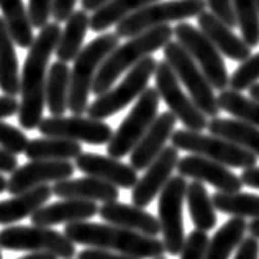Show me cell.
Returning <instances> with one entry per match:
<instances>
[{"label":"cell","mask_w":259,"mask_h":259,"mask_svg":"<svg viewBox=\"0 0 259 259\" xmlns=\"http://www.w3.org/2000/svg\"><path fill=\"white\" fill-rule=\"evenodd\" d=\"M77 0H54L53 4V18L56 23H64L67 22V18L76 10H74V7H76Z\"/></svg>","instance_id":"cell-42"},{"label":"cell","mask_w":259,"mask_h":259,"mask_svg":"<svg viewBox=\"0 0 259 259\" xmlns=\"http://www.w3.org/2000/svg\"><path fill=\"white\" fill-rule=\"evenodd\" d=\"M159 100L161 95L158 89L146 87V91L140 95L136 104L133 105L132 112L126 115V118L121 121L118 130L113 133L112 140L108 141V156L121 159L123 156L133 151V148L140 143L143 135L148 132V128L158 118Z\"/></svg>","instance_id":"cell-9"},{"label":"cell","mask_w":259,"mask_h":259,"mask_svg":"<svg viewBox=\"0 0 259 259\" xmlns=\"http://www.w3.org/2000/svg\"><path fill=\"white\" fill-rule=\"evenodd\" d=\"M215 210L240 218H259V195L244 192H217L212 195Z\"/></svg>","instance_id":"cell-34"},{"label":"cell","mask_w":259,"mask_h":259,"mask_svg":"<svg viewBox=\"0 0 259 259\" xmlns=\"http://www.w3.org/2000/svg\"><path fill=\"white\" fill-rule=\"evenodd\" d=\"M120 36L117 33H105L92 39L85 48L80 50L74 59L71 69V87H69V110L72 115H82L89 108V94L102 63L108 58L115 48H118Z\"/></svg>","instance_id":"cell-4"},{"label":"cell","mask_w":259,"mask_h":259,"mask_svg":"<svg viewBox=\"0 0 259 259\" xmlns=\"http://www.w3.org/2000/svg\"><path fill=\"white\" fill-rule=\"evenodd\" d=\"M208 243L210 238L207 231L195 228L186 238V243H184V248L181 251V259H205Z\"/></svg>","instance_id":"cell-39"},{"label":"cell","mask_w":259,"mask_h":259,"mask_svg":"<svg viewBox=\"0 0 259 259\" xmlns=\"http://www.w3.org/2000/svg\"><path fill=\"white\" fill-rule=\"evenodd\" d=\"M259 80V53L251 54V56L243 61L236 67V71L230 77V89L236 92L248 91V89Z\"/></svg>","instance_id":"cell-37"},{"label":"cell","mask_w":259,"mask_h":259,"mask_svg":"<svg viewBox=\"0 0 259 259\" xmlns=\"http://www.w3.org/2000/svg\"><path fill=\"white\" fill-rule=\"evenodd\" d=\"M53 194L59 199H79L110 203L117 202L120 197V190L113 184L102 181L99 177H80V179H64L54 182Z\"/></svg>","instance_id":"cell-23"},{"label":"cell","mask_w":259,"mask_h":259,"mask_svg":"<svg viewBox=\"0 0 259 259\" xmlns=\"http://www.w3.org/2000/svg\"><path fill=\"white\" fill-rule=\"evenodd\" d=\"M28 143L30 140L26 138V135L22 130L0 120V148H4L5 151L17 156L25 153Z\"/></svg>","instance_id":"cell-38"},{"label":"cell","mask_w":259,"mask_h":259,"mask_svg":"<svg viewBox=\"0 0 259 259\" xmlns=\"http://www.w3.org/2000/svg\"><path fill=\"white\" fill-rule=\"evenodd\" d=\"M154 80L156 89L167 105L169 112H172L176 118L182 121L184 126L187 130H194V132H202V130L208 128V117L195 105L192 97L182 91L179 77L176 76L174 69L166 59L158 61Z\"/></svg>","instance_id":"cell-13"},{"label":"cell","mask_w":259,"mask_h":259,"mask_svg":"<svg viewBox=\"0 0 259 259\" xmlns=\"http://www.w3.org/2000/svg\"><path fill=\"white\" fill-rule=\"evenodd\" d=\"M172 36L174 28H171L169 25H162L158 28L140 33V35L130 38L126 43L115 48L108 54V58L102 63L97 76H95L92 94L99 97V95L110 91L121 74L135 67L146 56H151V53L164 48L171 41Z\"/></svg>","instance_id":"cell-3"},{"label":"cell","mask_w":259,"mask_h":259,"mask_svg":"<svg viewBox=\"0 0 259 259\" xmlns=\"http://www.w3.org/2000/svg\"><path fill=\"white\" fill-rule=\"evenodd\" d=\"M7 189H9V181H7V177H4L2 172H0V194L7 192Z\"/></svg>","instance_id":"cell-52"},{"label":"cell","mask_w":259,"mask_h":259,"mask_svg":"<svg viewBox=\"0 0 259 259\" xmlns=\"http://www.w3.org/2000/svg\"><path fill=\"white\" fill-rule=\"evenodd\" d=\"M207 7L215 17L220 18L223 23H227L230 28L238 25L231 0H207Z\"/></svg>","instance_id":"cell-41"},{"label":"cell","mask_w":259,"mask_h":259,"mask_svg":"<svg viewBox=\"0 0 259 259\" xmlns=\"http://www.w3.org/2000/svg\"><path fill=\"white\" fill-rule=\"evenodd\" d=\"M20 259H58V256H54L51 253H31V254L23 256Z\"/></svg>","instance_id":"cell-49"},{"label":"cell","mask_w":259,"mask_h":259,"mask_svg":"<svg viewBox=\"0 0 259 259\" xmlns=\"http://www.w3.org/2000/svg\"><path fill=\"white\" fill-rule=\"evenodd\" d=\"M0 259H2V253H0Z\"/></svg>","instance_id":"cell-55"},{"label":"cell","mask_w":259,"mask_h":259,"mask_svg":"<svg viewBox=\"0 0 259 259\" xmlns=\"http://www.w3.org/2000/svg\"><path fill=\"white\" fill-rule=\"evenodd\" d=\"M248 231V223L244 218L233 217L223 225L208 243L205 259H230L233 251L244 240V233Z\"/></svg>","instance_id":"cell-30"},{"label":"cell","mask_w":259,"mask_h":259,"mask_svg":"<svg viewBox=\"0 0 259 259\" xmlns=\"http://www.w3.org/2000/svg\"><path fill=\"white\" fill-rule=\"evenodd\" d=\"M176 171L179 172V176L207 182L212 187H215L218 192H240L241 187L244 186L241 176L231 172L225 164H220V162L199 154L184 156L177 162Z\"/></svg>","instance_id":"cell-17"},{"label":"cell","mask_w":259,"mask_h":259,"mask_svg":"<svg viewBox=\"0 0 259 259\" xmlns=\"http://www.w3.org/2000/svg\"><path fill=\"white\" fill-rule=\"evenodd\" d=\"M97 203L91 200L79 199H63L61 202L43 205L33 213L31 223L38 227H54L59 223H76V222H89L92 217L99 213Z\"/></svg>","instance_id":"cell-21"},{"label":"cell","mask_w":259,"mask_h":259,"mask_svg":"<svg viewBox=\"0 0 259 259\" xmlns=\"http://www.w3.org/2000/svg\"><path fill=\"white\" fill-rule=\"evenodd\" d=\"M76 167L85 176L99 177L118 189H133L138 182V171L132 164H125L112 156L82 153L76 158Z\"/></svg>","instance_id":"cell-18"},{"label":"cell","mask_w":259,"mask_h":259,"mask_svg":"<svg viewBox=\"0 0 259 259\" xmlns=\"http://www.w3.org/2000/svg\"><path fill=\"white\" fill-rule=\"evenodd\" d=\"M0 91L12 97H17L22 92V77H20L15 41L4 17H0Z\"/></svg>","instance_id":"cell-25"},{"label":"cell","mask_w":259,"mask_h":259,"mask_svg":"<svg viewBox=\"0 0 259 259\" xmlns=\"http://www.w3.org/2000/svg\"><path fill=\"white\" fill-rule=\"evenodd\" d=\"M171 143L177 149L205 156V158L225 164L227 167L248 169L256 166L257 162V156H254L248 149L212 133L203 135L202 132H194V130L187 128L176 130L171 136Z\"/></svg>","instance_id":"cell-5"},{"label":"cell","mask_w":259,"mask_h":259,"mask_svg":"<svg viewBox=\"0 0 259 259\" xmlns=\"http://www.w3.org/2000/svg\"><path fill=\"white\" fill-rule=\"evenodd\" d=\"M241 181L244 186H248L251 189H259V167L253 166V167L243 169Z\"/></svg>","instance_id":"cell-47"},{"label":"cell","mask_w":259,"mask_h":259,"mask_svg":"<svg viewBox=\"0 0 259 259\" xmlns=\"http://www.w3.org/2000/svg\"><path fill=\"white\" fill-rule=\"evenodd\" d=\"M256 2H257V9H259V0H256Z\"/></svg>","instance_id":"cell-54"},{"label":"cell","mask_w":259,"mask_h":259,"mask_svg":"<svg viewBox=\"0 0 259 259\" xmlns=\"http://www.w3.org/2000/svg\"><path fill=\"white\" fill-rule=\"evenodd\" d=\"M61 36L59 23H48L39 30L22 69V99H20L18 123L23 130H35L43 120L46 104V79L50 59L56 53Z\"/></svg>","instance_id":"cell-1"},{"label":"cell","mask_w":259,"mask_h":259,"mask_svg":"<svg viewBox=\"0 0 259 259\" xmlns=\"http://www.w3.org/2000/svg\"><path fill=\"white\" fill-rule=\"evenodd\" d=\"M154 2H159V0H108L105 5H102L99 10L92 13L91 30L100 33L110 26H117L126 17Z\"/></svg>","instance_id":"cell-31"},{"label":"cell","mask_w":259,"mask_h":259,"mask_svg":"<svg viewBox=\"0 0 259 259\" xmlns=\"http://www.w3.org/2000/svg\"><path fill=\"white\" fill-rule=\"evenodd\" d=\"M18 167V159L15 154L0 148V172H13Z\"/></svg>","instance_id":"cell-46"},{"label":"cell","mask_w":259,"mask_h":259,"mask_svg":"<svg viewBox=\"0 0 259 259\" xmlns=\"http://www.w3.org/2000/svg\"><path fill=\"white\" fill-rule=\"evenodd\" d=\"M197 26L217 46V50L223 56L233 59L236 63H243L251 56V46L243 38L235 35V31L210 10L202 12L197 17Z\"/></svg>","instance_id":"cell-20"},{"label":"cell","mask_w":259,"mask_h":259,"mask_svg":"<svg viewBox=\"0 0 259 259\" xmlns=\"http://www.w3.org/2000/svg\"><path fill=\"white\" fill-rule=\"evenodd\" d=\"M208 130L212 135L222 136L236 145L248 149L259 158V128L238 118L215 117L208 121Z\"/></svg>","instance_id":"cell-29"},{"label":"cell","mask_w":259,"mask_h":259,"mask_svg":"<svg viewBox=\"0 0 259 259\" xmlns=\"http://www.w3.org/2000/svg\"><path fill=\"white\" fill-rule=\"evenodd\" d=\"M177 162H179V149L172 145L162 149V153L145 169V174L132 189L133 205L141 208L148 207L156 199V195L161 194L166 184L171 181Z\"/></svg>","instance_id":"cell-15"},{"label":"cell","mask_w":259,"mask_h":259,"mask_svg":"<svg viewBox=\"0 0 259 259\" xmlns=\"http://www.w3.org/2000/svg\"><path fill=\"white\" fill-rule=\"evenodd\" d=\"M156 259H166L164 256H161V257H156Z\"/></svg>","instance_id":"cell-53"},{"label":"cell","mask_w":259,"mask_h":259,"mask_svg":"<svg viewBox=\"0 0 259 259\" xmlns=\"http://www.w3.org/2000/svg\"><path fill=\"white\" fill-rule=\"evenodd\" d=\"M162 53H164V59L174 69L176 76L179 77L181 84L187 89V92L195 102V105L207 117H218L222 108L218 105V97L213 92V87L186 48L179 41H169L162 48Z\"/></svg>","instance_id":"cell-7"},{"label":"cell","mask_w":259,"mask_h":259,"mask_svg":"<svg viewBox=\"0 0 259 259\" xmlns=\"http://www.w3.org/2000/svg\"><path fill=\"white\" fill-rule=\"evenodd\" d=\"M108 0H80V5H82V10L85 12H95L99 10L102 5H105Z\"/></svg>","instance_id":"cell-48"},{"label":"cell","mask_w":259,"mask_h":259,"mask_svg":"<svg viewBox=\"0 0 259 259\" xmlns=\"http://www.w3.org/2000/svg\"><path fill=\"white\" fill-rule=\"evenodd\" d=\"M241 38L251 48L259 45V9L256 0H231Z\"/></svg>","instance_id":"cell-36"},{"label":"cell","mask_w":259,"mask_h":259,"mask_svg":"<svg viewBox=\"0 0 259 259\" xmlns=\"http://www.w3.org/2000/svg\"><path fill=\"white\" fill-rule=\"evenodd\" d=\"M20 110V102L12 95H0V120L17 115Z\"/></svg>","instance_id":"cell-45"},{"label":"cell","mask_w":259,"mask_h":259,"mask_svg":"<svg viewBox=\"0 0 259 259\" xmlns=\"http://www.w3.org/2000/svg\"><path fill=\"white\" fill-rule=\"evenodd\" d=\"M248 91H249V97L253 100H256V102H259V82L253 84L248 89Z\"/></svg>","instance_id":"cell-51"},{"label":"cell","mask_w":259,"mask_h":259,"mask_svg":"<svg viewBox=\"0 0 259 259\" xmlns=\"http://www.w3.org/2000/svg\"><path fill=\"white\" fill-rule=\"evenodd\" d=\"M77 259H138L128 254H121L117 251H110V249H99V248H92V249H84L77 254Z\"/></svg>","instance_id":"cell-43"},{"label":"cell","mask_w":259,"mask_h":259,"mask_svg":"<svg viewBox=\"0 0 259 259\" xmlns=\"http://www.w3.org/2000/svg\"><path fill=\"white\" fill-rule=\"evenodd\" d=\"M0 248L9 251L51 253L58 257L71 259L76 254V243L64 233L50 227H9L0 231Z\"/></svg>","instance_id":"cell-10"},{"label":"cell","mask_w":259,"mask_h":259,"mask_svg":"<svg viewBox=\"0 0 259 259\" xmlns=\"http://www.w3.org/2000/svg\"><path fill=\"white\" fill-rule=\"evenodd\" d=\"M74 171H76V166L71 164L69 161H30L12 172L7 192L18 195L48 182L71 179Z\"/></svg>","instance_id":"cell-16"},{"label":"cell","mask_w":259,"mask_h":259,"mask_svg":"<svg viewBox=\"0 0 259 259\" xmlns=\"http://www.w3.org/2000/svg\"><path fill=\"white\" fill-rule=\"evenodd\" d=\"M248 231L251 236H254L259 240V218H254V220L248 225Z\"/></svg>","instance_id":"cell-50"},{"label":"cell","mask_w":259,"mask_h":259,"mask_svg":"<svg viewBox=\"0 0 259 259\" xmlns=\"http://www.w3.org/2000/svg\"><path fill=\"white\" fill-rule=\"evenodd\" d=\"M190 220L197 230L208 231L215 228L217 225V213L215 205L212 202V197L208 195V190L203 186V182L194 181L187 186V195H186Z\"/></svg>","instance_id":"cell-33"},{"label":"cell","mask_w":259,"mask_h":259,"mask_svg":"<svg viewBox=\"0 0 259 259\" xmlns=\"http://www.w3.org/2000/svg\"><path fill=\"white\" fill-rule=\"evenodd\" d=\"M235 259H259V240L254 236L244 238L236 249Z\"/></svg>","instance_id":"cell-44"},{"label":"cell","mask_w":259,"mask_h":259,"mask_svg":"<svg viewBox=\"0 0 259 259\" xmlns=\"http://www.w3.org/2000/svg\"><path fill=\"white\" fill-rule=\"evenodd\" d=\"M54 0H28V15L33 28H39L50 23V17L53 15Z\"/></svg>","instance_id":"cell-40"},{"label":"cell","mask_w":259,"mask_h":259,"mask_svg":"<svg viewBox=\"0 0 259 259\" xmlns=\"http://www.w3.org/2000/svg\"><path fill=\"white\" fill-rule=\"evenodd\" d=\"M64 235L76 244L117 251V253L138 259H156L166 253L164 241L158 240V236H148L135 230L121 228L110 223H67Z\"/></svg>","instance_id":"cell-2"},{"label":"cell","mask_w":259,"mask_h":259,"mask_svg":"<svg viewBox=\"0 0 259 259\" xmlns=\"http://www.w3.org/2000/svg\"><path fill=\"white\" fill-rule=\"evenodd\" d=\"M176 115L172 112L161 113L153 121V125L148 128V132L143 135L140 143L130 153V164L136 171H145L151 162L162 153L166 148L167 140H171L176 132Z\"/></svg>","instance_id":"cell-19"},{"label":"cell","mask_w":259,"mask_h":259,"mask_svg":"<svg viewBox=\"0 0 259 259\" xmlns=\"http://www.w3.org/2000/svg\"><path fill=\"white\" fill-rule=\"evenodd\" d=\"M174 38L179 41L189 54L200 66V69L207 76L208 82L217 91H225L230 87V76L227 64L223 61V54L217 50V46L203 35L199 26L181 22L174 28Z\"/></svg>","instance_id":"cell-11"},{"label":"cell","mask_w":259,"mask_h":259,"mask_svg":"<svg viewBox=\"0 0 259 259\" xmlns=\"http://www.w3.org/2000/svg\"><path fill=\"white\" fill-rule=\"evenodd\" d=\"M187 181L184 176H174L161 190L158 202V220L161 225L162 241L166 253L171 256L181 254L186 243L184 235V218L182 208L187 195Z\"/></svg>","instance_id":"cell-12"},{"label":"cell","mask_w":259,"mask_h":259,"mask_svg":"<svg viewBox=\"0 0 259 259\" xmlns=\"http://www.w3.org/2000/svg\"><path fill=\"white\" fill-rule=\"evenodd\" d=\"M99 215L104 222L110 225H117L121 228L135 230L138 233L148 236H158L161 233V225L156 217H153L145 208L128 205V203L110 202L104 203L99 208Z\"/></svg>","instance_id":"cell-22"},{"label":"cell","mask_w":259,"mask_h":259,"mask_svg":"<svg viewBox=\"0 0 259 259\" xmlns=\"http://www.w3.org/2000/svg\"><path fill=\"white\" fill-rule=\"evenodd\" d=\"M51 195H54L53 187L43 184V186L33 187L26 192L12 197L9 200H0V225H10L31 217L51 199Z\"/></svg>","instance_id":"cell-24"},{"label":"cell","mask_w":259,"mask_h":259,"mask_svg":"<svg viewBox=\"0 0 259 259\" xmlns=\"http://www.w3.org/2000/svg\"><path fill=\"white\" fill-rule=\"evenodd\" d=\"M69 87L71 69L67 63H53L46 79V107L53 117H63L69 108Z\"/></svg>","instance_id":"cell-26"},{"label":"cell","mask_w":259,"mask_h":259,"mask_svg":"<svg viewBox=\"0 0 259 259\" xmlns=\"http://www.w3.org/2000/svg\"><path fill=\"white\" fill-rule=\"evenodd\" d=\"M80 154H82V146L79 141L54 138V136L30 140L25 149V156L30 161H69L76 159Z\"/></svg>","instance_id":"cell-27"},{"label":"cell","mask_w":259,"mask_h":259,"mask_svg":"<svg viewBox=\"0 0 259 259\" xmlns=\"http://www.w3.org/2000/svg\"><path fill=\"white\" fill-rule=\"evenodd\" d=\"M156 66H158V61L153 56L141 59L138 64L128 71L117 87H112L110 91L99 95L92 104H89L87 115L95 120H105L126 108L146 91L149 79L154 76Z\"/></svg>","instance_id":"cell-8"},{"label":"cell","mask_w":259,"mask_h":259,"mask_svg":"<svg viewBox=\"0 0 259 259\" xmlns=\"http://www.w3.org/2000/svg\"><path fill=\"white\" fill-rule=\"evenodd\" d=\"M205 0H166L146 5L145 9L135 12L117 25L120 38H133L140 33L158 28L171 22H184L187 18L199 17L205 12Z\"/></svg>","instance_id":"cell-6"},{"label":"cell","mask_w":259,"mask_h":259,"mask_svg":"<svg viewBox=\"0 0 259 259\" xmlns=\"http://www.w3.org/2000/svg\"><path fill=\"white\" fill-rule=\"evenodd\" d=\"M217 97L218 105L223 112L259 128V102L251 97H244L241 92H236L233 89H225Z\"/></svg>","instance_id":"cell-35"},{"label":"cell","mask_w":259,"mask_h":259,"mask_svg":"<svg viewBox=\"0 0 259 259\" xmlns=\"http://www.w3.org/2000/svg\"><path fill=\"white\" fill-rule=\"evenodd\" d=\"M38 132L43 136H54V138H66L87 145L100 146L108 145L112 140L113 130L104 120H95L82 115L72 117H48L43 118L38 126Z\"/></svg>","instance_id":"cell-14"},{"label":"cell","mask_w":259,"mask_h":259,"mask_svg":"<svg viewBox=\"0 0 259 259\" xmlns=\"http://www.w3.org/2000/svg\"><path fill=\"white\" fill-rule=\"evenodd\" d=\"M91 28V17L85 10H77L67 18L64 30L61 31L59 41L56 46L58 61L71 63L77 58V54L82 50L84 38L87 30Z\"/></svg>","instance_id":"cell-28"},{"label":"cell","mask_w":259,"mask_h":259,"mask_svg":"<svg viewBox=\"0 0 259 259\" xmlns=\"http://www.w3.org/2000/svg\"><path fill=\"white\" fill-rule=\"evenodd\" d=\"M0 10L15 45L23 50L30 48L36 36H33V25L23 0H0Z\"/></svg>","instance_id":"cell-32"}]
</instances>
